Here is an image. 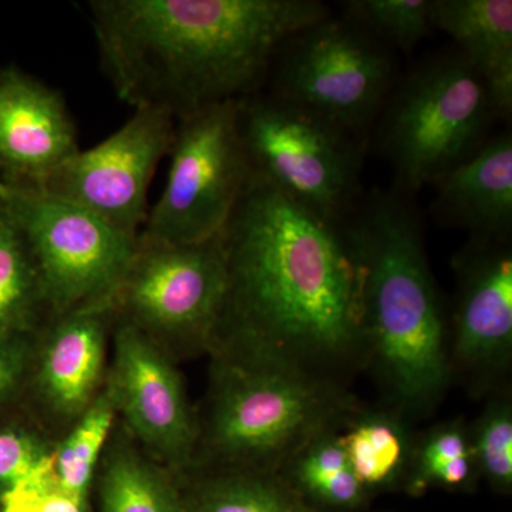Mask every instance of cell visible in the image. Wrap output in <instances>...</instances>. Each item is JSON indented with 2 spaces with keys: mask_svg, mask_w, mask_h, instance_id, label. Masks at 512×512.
I'll return each mask as SVG.
<instances>
[{
  "mask_svg": "<svg viewBox=\"0 0 512 512\" xmlns=\"http://www.w3.org/2000/svg\"><path fill=\"white\" fill-rule=\"evenodd\" d=\"M221 237L228 296L211 352L279 357L325 377L365 355L362 269L342 222L251 174Z\"/></svg>",
  "mask_w": 512,
  "mask_h": 512,
  "instance_id": "6da1fadb",
  "label": "cell"
},
{
  "mask_svg": "<svg viewBox=\"0 0 512 512\" xmlns=\"http://www.w3.org/2000/svg\"><path fill=\"white\" fill-rule=\"evenodd\" d=\"M89 10L117 97L177 121L251 97L288 40L330 16L316 0H92Z\"/></svg>",
  "mask_w": 512,
  "mask_h": 512,
  "instance_id": "7a4b0ae2",
  "label": "cell"
},
{
  "mask_svg": "<svg viewBox=\"0 0 512 512\" xmlns=\"http://www.w3.org/2000/svg\"><path fill=\"white\" fill-rule=\"evenodd\" d=\"M362 269V338L404 412H427L450 382L446 325L420 220L382 192L342 221Z\"/></svg>",
  "mask_w": 512,
  "mask_h": 512,
  "instance_id": "3957f363",
  "label": "cell"
},
{
  "mask_svg": "<svg viewBox=\"0 0 512 512\" xmlns=\"http://www.w3.org/2000/svg\"><path fill=\"white\" fill-rule=\"evenodd\" d=\"M210 404L191 471L279 473L322 431L357 407L325 376L268 355L215 350ZM192 477V478H194Z\"/></svg>",
  "mask_w": 512,
  "mask_h": 512,
  "instance_id": "277c9868",
  "label": "cell"
},
{
  "mask_svg": "<svg viewBox=\"0 0 512 512\" xmlns=\"http://www.w3.org/2000/svg\"><path fill=\"white\" fill-rule=\"evenodd\" d=\"M495 119L483 77L460 52L420 66L383 119L380 143L402 191L434 184L473 156Z\"/></svg>",
  "mask_w": 512,
  "mask_h": 512,
  "instance_id": "5b68a950",
  "label": "cell"
},
{
  "mask_svg": "<svg viewBox=\"0 0 512 512\" xmlns=\"http://www.w3.org/2000/svg\"><path fill=\"white\" fill-rule=\"evenodd\" d=\"M239 133L259 180L329 221L356 207L362 150L353 134L275 96L242 100Z\"/></svg>",
  "mask_w": 512,
  "mask_h": 512,
  "instance_id": "8992f818",
  "label": "cell"
},
{
  "mask_svg": "<svg viewBox=\"0 0 512 512\" xmlns=\"http://www.w3.org/2000/svg\"><path fill=\"white\" fill-rule=\"evenodd\" d=\"M0 205L28 241L49 318L113 303L136 256L138 238L30 185L0 180Z\"/></svg>",
  "mask_w": 512,
  "mask_h": 512,
  "instance_id": "52a82bcc",
  "label": "cell"
},
{
  "mask_svg": "<svg viewBox=\"0 0 512 512\" xmlns=\"http://www.w3.org/2000/svg\"><path fill=\"white\" fill-rule=\"evenodd\" d=\"M221 234L194 244L138 239L114 296V318L140 330L173 359L177 353L212 350L228 296Z\"/></svg>",
  "mask_w": 512,
  "mask_h": 512,
  "instance_id": "ba28073f",
  "label": "cell"
},
{
  "mask_svg": "<svg viewBox=\"0 0 512 512\" xmlns=\"http://www.w3.org/2000/svg\"><path fill=\"white\" fill-rule=\"evenodd\" d=\"M242 100L177 121L167 183L140 241L194 244L218 237L251 178L239 133Z\"/></svg>",
  "mask_w": 512,
  "mask_h": 512,
  "instance_id": "9c48e42d",
  "label": "cell"
},
{
  "mask_svg": "<svg viewBox=\"0 0 512 512\" xmlns=\"http://www.w3.org/2000/svg\"><path fill=\"white\" fill-rule=\"evenodd\" d=\"M282 50L275 97L362 136L392 89L386 46L353 20L329 16L296 33Z\"/></svg>",
  "mask_w": 512,
  "mask_h": 512,
  "instance_id": "30bf717a",
  "label": "cell"
},
{
  "mask_svg": "<svg viewBox=\"0 0 512 512\" xmlns=\"http://www.w3.org/2000/svg\"><path fill=\"white\" fill-rule=\"evenodd\" d=\"M175 128L177 120L165 111L134 110L116 133L99 146L77 151L35 188L138 238L147 221L148 188L170 153Z\"/></svg>",
  "mask_w": 512,
  "mask_h": 512,
  "instance_id": "8fae6325",
  "label": "cell"
},
{
  "mask_svg": "<svg viewBox=\"0 0 512 512\" xmlns=\"http://www.w3.org/2000/svg\"><path fill=\"white\" fill-rule=\"evenodd\" d=\"M113 349L106 383L128 436L175 477L190 473L200 427L173 357L116 318Z\"/></svg>",
  "mask_w": 512,
  "mask_h": 512,
  "instance_id": "7c38bea8",
  "label": "cell"
},
{
  "mask_svg": "<svg viewBox=\"0 0 512 512\" xmlns=\"http://www.w3.org/2000/svg\"><path fill=\"white\" fill-rule=\"evenodd\" d=\"M454 369L491 379L507 369L512 355V252L507 239L473 237L456 255Z\"/></svg>",
  "mask_w": 512,
  "mask_h": 512,
  "instance_id": "4fadbf2b",
  "label": "cell"
},
{
  "mask_svg": "<svg viewBox=\"0 0 512 512\" xmlns=\"http://www.w3.org/2000/svg\"><path fill=\"white\" fill-rule=\"evenodd\" d=\"M113 323V303H101L52 316L37 332L28 384L50 420L72 426L99 396Z\"/></svg>",
  "mask_w": 512,
  "mask_h": 512,
  "instance_id": "5bb4252c",
  "label": "cell"
},
{
  "mask_svg": "<svg viewBox=\"0 0 512 512\" xmlns=\"http://www.w3.org/2000/svg\"><path fill=\"white\" fill-rule=\"evenodd\" d=\"M77 151L63 97L18 67L0 70V180L36 187Z\"/></svg>",
  "mask_w": 512,
  "mask_h": 512,
  "instance_id": "9a60e30c",
  "label": "cell"
},
{
  "mask_svg": "<svg viewBox=\"0 0 512 512\" xmlns=\"http://www.w3.org/2000/svg\"><path fill=\"white\" fill-rule=\"evenodd\" d=\"M433 215L473 237L508 239L512 229V136L490 138L473 156L441 175Z\"/></svg>",
  "mask_w": 512,
  "mask_h": 512,
  "instance_id": "2e32d148",
  "label": "cell"
},
{
  "mask_svg": "<svg viewBox=\"0 0 512 512\" xmlns=\"http://www.w3.org/2000/svg\"><path fill=\"white\" fill-rule=\"evenodd\" d=\"M431 28L453 37L483 77L497 119L512 113L511 0H431Z\"/></svg>",
  "mask_w": 512,
  "mask_h": 512,
  "instance_id": "e0dca14e",
  "label": "cell"
},
{
  "mask_svg": "<svg viewBox=\"0 0 512 512\" xmlns=\"http://www.w3.org/2000/svg\"><path fill=\"white\" fill-rule=\"evenodd\" d=\"M111 440L97 470L99 512H187L170 470L140 451L127 431Z\"/></svg>",
  "mask_w": 512,
  "mask_h": 512,
  "instance_id": "ac0fdd59",
  "label": "cell"
},
{
  "mask_svg": "<svg viewBox=\"0 0 512 512\" xmlns=\"http://www.w3.org/2000/svg\"><path fill=\"white\" fill-rule=\"evenodd\" d=\"M340 427L299 448L279 474L306 503L325 512H363L373 495L360 484L340 440Z\"/></svg>",
  "mask_w": 512,
  "mask_h": 512,
  "instance_id": "d6986e66",
  "label": "cell"
},
{
  "mask_svg": "<svg viewBox=\"0 0 512 512\" xmlns=\"http://www.w3.org/2000/svg\"><path fill=\"white\" fill-rule=\"evenodd\" d=\"M342 427L340 440L360 484L373 497L402 488L416 441L403 420L393 413L356 410Z\"/></svg>",
  "mask_w": 512,
  "mask_h": 512,
  "instance_id": "ffe728a7",
  "label": "cell"
},
{
  "mask_svg": "<svg viewBox=\"0 0 512 512\" xmlns=\"http://www.w3.org/2000/svg\"><path fill=\"white\" fill-rule=\"evenodd\" d=\"M187 512H325L312 507L279 473L222 471L191 480Z\"/></svg>",
  "mask_w": 512,
  "mask_h": 512,
  "instance_id": "44dd1931",
  "label": "cell"
},
{
  "mask_svg": "<svg viewBox=\"0 0 512 512\" xmlns=\"http://www.w3.org/2000/svg\"><path fill=\"white\" fill-rule=\"evenodd\" d=\"M47 319L45 293L28 241L0 205V333L37 332Z\"/></svg>",
  "mask_w": 512,
  "mask_h": 512,
  "instance_id": "7402d4cb",
  "label": "cell"
},
{
  "mask_svg": "<svg viewBox=\"0 0 512 512\" xmlns=\"http://www.w3.org/2000/svg\"><path fill=\"white\" fill-rule=\"evenodd\" d=\"M117 416L116 403L106 383L63 440L53 447V474L60 487L79 503H89L90 490Z\"/></svg>",
  "mask_w": 512,
  "mask_h": 512,
  "instance_id": "603a6c76",
  "label": "cell"
},
{
  "mask_svg": "<svg viewBox=\"0 0 512 512\" xmlns=\"http://www.w3.org/2000/svg\"><path fill=\"white\" fill-rule=\"evenodd\" d=\"M478 480L468 429L461 421H451L414 441L402 490L410 497H421L431 488L471 493Z\"/></svg>",
  "mask_w": 512,
  "mask_h": 512,
  "instance_id": "cb8c5ba5",
  "label": "cell"
},
{
  "mask_svg": "<svg viewBox=\"0 0 512 512\" xmlns=\"http://www.w3.org/2000/svg\"><path fill=\"white\" fill-rule=\"evenodd\" d=\"M478 477L495 493L512 491V404L500 397L485 407L474 426L468 429Z\"/></svg>",
  "mask_w": 512,
  "mask_h": 512,
  "instance_id": "d4e9b609",
  "label": "cell"
},
{
  "mask_svg": "<svg viewBox=\"0 0 512 512\" xmlns=\"http://www.w3.org/2000/svg\"><path fill=\"white\" fill-rule=\"evenodd\" d=\"M353 22L383 43L410 52L431 32V0H355L346 3Z\"/></svg>",
  "mask_w": 512,
  "mask_h": 512,
  "instance_id": "484cf974",
  "label": "cell"
},
{
  "mask_svg": "<svg viewBox=\"0 0 512 512\" xmlns=\"http://www.w3.org/2000/svg\"><path fill=\"white\" fill-rule=\"evenodd\" d=\"M52 444L33 424L23 421L0 426V498L49 463Z\"/></svg>",
  "mask_w": 512,
  "mask_h": 512,
  "instance_id": "4316f807",
  "label": "cell"
},
{
  "mask_svg": "<svg viewBox=\"0 0 512 512\" xmlns=\"http://www.w3.org/2000/svg\"><path fill=\"white\" fill-rule=\"evenodd\" d=\"M60 487L52 471V457L42 470L0 498V512H86Z\"/></svg>",
  "mask_w": 512,
  "mask_h": 512,
  "instance_id": "83f0119b",
  "label": "cell"
},
{
  "mask_svg": "<svg viewBox=\"0 0 512 512\" xmlns=\"http://www.w3.org/2000/svg\"><path fill=\"white\" fill-rule=\"evenodd\" d=\"M37 332L0 333V407L29 382Z\"/></svg>",
  "mask_w": 512,
  "mask_h": 512,
  "instance_id": "f1b7e54d",
  "label": "cell"
},
{
  "mask_svg": "<svg viewBox=\"0 0 512 512\" xmlns=\"http://www.w3.org/2000/svg\"><path fill=\"white\" fill-rule=\"evenodd\" d=\"M86 512H92V508H90V505H89V507H87Z\"/></svg>",
  "mask_w": 512,
  "mask_h": 512,
  "instance_id": "f546056e",
  "label": "cell"
}]
</instances>
